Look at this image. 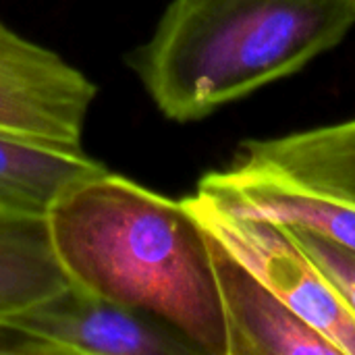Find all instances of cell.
I'll return each instance as SVG.
<instances>
[{"mask_svg": "<svg viewBox=\"0 0 355 355\" xmlns=\"http://www.w3.org/2000/svg\"><path fill=\"white\" fill-rule=\"evenodd\" d=\"M46 223L71 285L162 318L204 355H229L210 239L183 200L106 168L62 193Z\"/></svg>", "mask_w": 355, "mask_h": 355, "instance_id": "cell-1", "label": "cell"}, {"mask_svg": "<svg viewBox=\"0 0 355 355\" xmlns=\"http://www.w3.org/2000/svg\"><path fill=\"white\" fill-rule=\"evenodd\" d=\"M69 285L56 260L46 216L0 208V318Z\"/></svg>", "mask_w": 355, "mask_h": 355, "instance_id": "cell-10", "label": "cell"}, {"mask_svg": "<svg viewBox=\"0 0 355 355\" xmlns=\"http://www.w3.org/2000/svg\"><path fill=\"white\" fill-rule=\"evenodd\" d=\"M4 318L50 343L58 355H204L162 318L71 283Z\"/></svg>", "mask_w": 355, "mask_h": 355, "instance_id": "cell-5", "label": "cell"}, {"mask_svg": "<svg viewBox=\"0 0 355 355\" xmlns=\"http://www.w3.org/2000/svg\"><path fill=\"white\" fill-rule=\"evenodd\" d=\"M208 239L229 335V355H341L320 331L252 277L210 233Z\"/></svg>", "mask_w": 355, "mask_h": 355, "instance_id": "cell-6", "label": "cell"}, {"mask_svg": "<svg viewBox=\"0 0 355 355\" xmlns=\"http://www.w3.org/2000/svg\"><path fill=\"white\" fill-rule=\"evenodd\" d=\"M98 87L77 67L0 21V129L81 146Z\"/></svg>", "mask_w": 355, "mask_h": 355, "instance_id": "cell-4", "label": "cell"}, {"mask_svg": "<svg viewBox=\"0 0 355 355\" xmlns=\"http://www.w3.org/2000/svg\"><path fill=\"white\" fill-rule=\"evenodd\" d=\"M235 164L355 208V119L250 139Z\"/></svg>", "mask_w": 355, "mask_h": 355, "instance_id": "cell-7", "label": "cell"}, {"mask_svg": "<svg viewBox=\"0 0 355 355\" xmlns=\"http://www.w3.org/2000/svg\"><path fill=\"white\" fill-rule=\"evenodd\" d=\"M106 171L81 146L40 141L0 129V208L46 216L71 187Z\"/></svg>", "mask_w": 355, "mask_h": 355, "instance_id": "cell-9", "label": "cell"}, {"mask_svg": "<svg viewBox=\"0 0 355 355\" xmlns=\"http://www.w3.org/2000/svg\"><path fill=\"white\" fill-rule=\"evenodd\" d=\"M183 204L270 293L320 331L341 355H355V316L287 225L233 212L198 189Z\"/></svg>", "mask_w": 355, "mask_h": 355, "instance_id": "cell-3", "label": "cell"}, {"mask_svg": "<svg viewBox=\"0 0 355 355\" xmlns=\"http://www.w3.org/2000/svg\"><path fill=\"white\" fill-rule=\"evenodd\" d=\"M0 355H58V352L8 318H0Z\"/></svg>", "mask_w": 355, "mask_h": 355, "instance_id": "cell-12", "label": "cell"}, {"mask_svg": "<svg viewBox=\"0 0 355 355\" xmlns=\"http://www.w3.org/2000/svg\"><path fill=\"white\" fill-rule=\"evenodd\" d=\"M198 191L233 212L306 229L355 254V208L343 202L306 191L235 162L225 171L206 173L198 183Z\"/></svg>", "mask_w": 355, "mask_h": 355, "instance_id": "cell-8", "label": "cell"}, {"mask_svg": "<svg viewBox=\"0 0 355 355\" xmlns=\"http://www.w3.org/2000/svg\"><path fill=\"white\" fill-rule=\"evenodd\" d=\"M289 229L355 316V254L322 235L297 227Z\"/></svg>", "mask_w": 355, "mask_h": 355, "instance_id": "cell-11", "label": "cell"}, {"mask_svg": "<svg viewBox=\"0 0 355 355\" xmlns=\"http://www.w3.org/2000/svg\"><path fill=\"white\" fill-rule=\"evenodd\" d=\"M354 27L355 0H171L129 67L166 119L193 123L295 75Z\"/></svg>", "mask_w": 355, "mask_h": 355, "instance_id": "cell-2", "label": "cell"}]
</instances>
